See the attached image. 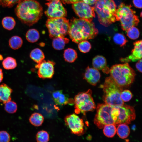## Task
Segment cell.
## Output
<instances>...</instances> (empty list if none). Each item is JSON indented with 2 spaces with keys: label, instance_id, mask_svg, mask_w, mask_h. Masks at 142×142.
Returning a JSON list of instances; mask_svg holds the SVG:
<instances>
[{
  "label": "cell",
  "instance_id": "15",
  "mask_svg": "<svg viewBox=\"0 0 142 142\" xmlns=\"http://www.w3.org/2000/svg\"><path fill=\"white\" fill-rule=\"evenodd\" d=\"M142 40L136 41L133 43L134 47L131 51V53L125 58H121L120 61L123 63H128L138 61L142 58Z\"/></svg>",
  "mask_w": 142,
  "mask_h": 142
},
{
  "label": "cell",
  "instance_id": "18",
  "mask_svg": "<svg viewBox=\"0 0 142 142\" xmlns=\"http://www.w3.org/2000/svg\"><path fill=\"white\" fill-rule=\"evenodd\" d=\"M92 64L93 68L97 70L107 74L109 73L110 69L107 66L106 58L103 56H96L93 59Z\"/></svg>",
  "mask_w": 142,
  "mask_h": 142
},
{
  "label": "cell",
  "instance_id": "44",
  "mask_svg": "<svg viewBox=\"0 0 142 142\" xmlns=\"http://www.w3.org/2000/svg\"><path fill=\"white\" fill-rule=\"evenodd\" d=\"M141 15H142V12H141V14H140V16L141 17Z\"/></svg>",
  "mask_w": 142,
  "mask_h": 142
},
{
  "label": "cell",
  "instance_id": "42",
  "mask_svg": "<svg viewBox=\"0 0 142 142\" xmlns=\"http://www.w3.org/2000/svg\"><path fill=\"white\" fill-rule=\"evenodd\" d=\"M3 78V73L2 69L0 68V83L2 81Z\"/></svg>",
  "mask_w": 142,
  "mask_h": 142
},
{
  "label": "cell",
  "instance_id": "11",
  "mask_svg": "<svg viewBox=\"0 0 142 142\" xmlns=\"http://www.w3.org/2000/svg\"><path fill=\"white\" fill-rule=\"evenodd\" d=\"M45 4L48 7L44 13L49 18H64L66 16V10L60 0H51Z\"/></svg>",
  "mask_w": 142,
  "mask_h": 142
},
{
  "label": "cell",
  "instance_id": "3",
  "mask_svg": "<svg viewBox=\"0 0 142 142\" xmlns=\"http://www.w3.org/2000/svg\"><path fill=\"white\" fill-rule=\"evenodd\" d=\"M93 7L100 24L108 27L116 21V6L113 0H98Z\"/></svg>",
  "mask_w": 142,
  "mask_h": 142
},
{
  "label": "cell",
  "instance_id": "25",
  "mask_svg": "<svg viewBox=\"0 0 142 142\" xmlns=\"http://www.w3.org/2000/svg\"><path fill=\"white\" fill-rule=\"evenodd\" d=\"M40 37L39 32L34 29H31L28 30L26 34L27 40L31 43H34L38 40Z\"/></svg>",
  "mask_w": 142,
  "mask_h": 142
},
{
  "label": "cell",
  "instance_id": "32",
  "mask_svg": "<svg viewBox=\"0 0 142 142\" xmlns=\"http://www.w3.org/2000/svg\"><path fill=\"white\" fill-rule=\"evenodd\" d=\"M78 48L81 52L85 53L88 52L90 50L91 46L89 41L87 40H83L79 43Z\"/></svg>",
  "mask_w": 142,
  "mask_h": 142
},
{
  "label": "cell",
  "instance_id": "40",
  "mask_svg": "<svg viewBox=\"0 0 142 142\" xmlns=\"http://www.w3.org/2000/svg\"><path fill=\"white\" fill-rule=\"evenodd\" d=\"M142 59L138 60L135 65L137 69L141 73L142 72Z\"/></svg>",
  "mask_w": 142,
  "mask_h": 142
},
{
  "label": "cell",
  "instance_id": "23",
  "mask_svg": "<svg viewBox=\"0 0 142 142\" xmlns=\"http://www.w3.org/2000/svg\"><path fill=\"white\" fill-rule=\"evenodd\" d=\"M63 57L66 61L72 63L74 62L77 59V54L75 50L71 48H68L64 50Z\"/></svg>",
  "mask_w": 142,
  "mask_h": 142
},
{
  "label": "cell",
  "instance_id": "34",
  "mask_svg": "<svg viewBox=\"0 0 142 142\" xmlns=\"http://www.w3.org/2000/svg\"><path fill=\"white\" fill-rule=\"evenodd\" d=\"M5 103L4 108L7 112L13 113L16 112L17 109V106L14 102L10 100Z\"/></svg>",
  "mask_w": 142,
  "mask_h": 142
},
{
  "label": "cell",
  "instance_id": "17",
  "mask_svg": "<svg viewBox=\"0 0 142 142\" xmlns=\"http://www.w3.org/2000/svg\"><path fill=\"white\" fill-rule=\"evenodd\" d=\"M52 96L55 103L58 105L63 106L74 103V100L69 98L68 95L64 93L62 90L54 91L52 93Z\"/></svg>",
  "mask_w": 142,
  "mask_h": 142
},
{
  "label": "cell",
  "instance_id": "1",
  "mask_svg": "<svg viewBox=\"0 0 142 142\" xmlns=\"http://www.w3.org/2000/svg\"><path fill=\"white\" fill-rule=\"evenodd\" d=\"M98 33V29L92 21L74 18L69 22L68 34L72 41L76 43L93 39Z\"/></svg>",
  "mask_w": 142,
  "mask_h": 142
},
{
  "label": "cell",
  "instance_id": "33",
  "mask_svg": "<svg viewBox=\"0 0 142 142\" xmlns=\"http://www.w3.org/2000/svg\"><path fill=\"white\" fill-rule=\"evenodd\" d=\"M126 31L127 36L129 38L131 39H136L139 36V31L135 26L131 27Z\"/></svg>",
  "mask_w": 142,
  "mask_h": 142
},
{
  "label": "cell",
  "instance_id": "14",
  "mask_svg": "<svg viewBox=\"0 0 142 142\" xmlns=\"http://www.w3.org/2000/svg\"><path fill=\"white\" fill-rule=\"evenodd\" d=\"M55 64V63L53 61L44 60L37 63L35 67L38 69V77L43 79L52 78L54 73Z\"/></svg>",
  "mask_w": 142,
  "mask_h": 142
},
{
  "label": "cell",
  "instance_id": "13",
  "mask_svg": "<svg viewBox=\"0 0 142 142\" xmlns=\"http://www.w3.org/2000/svg\"><path fill=\"white\" fill-rule=\"evenodd\" d=\"M119 114L115 125L122 123L130 124L136 118L135 110L133 107L126 105L118 108Z\"/></svg>",
  "mask_w": 142,
  "mask_h": 142
},
{
  "label": "cell",
  "instance_id": "31",
  "mask_svg": "<svg viewBox=\"0 0 142 142\" xmlns=\"http://www.w3.org/2000/svg\"><path fill=\"white\" fill-rule=\"evenodd\" d=\"M36 138L37 142H48L49 140V136L47 132L42 130L37 133Z\"/></svg>",
  "mask_w": 142,
  "mask_h": 142
},
{
  "label": "cell",
  "instance_id": "28",
  "mask_svg": "<svg viewBox=\"0 0 142 142\" xmlns=\"http://www.w3.org/2000/svg\"><path fill=\"white\" fill-rule=\"evenodd\" d=\"M3 68L7 70L12 69L17 66L16 61L14 58L8 57L4 59L2 62Z\"/></svg>",
  "mask_w": 142,
  "mask_h": 142
},
{
  "label": "cell",
  "instance_id": "39",
  "mask_svg": "<svg viewBox=\"0 0 142 142\" xmlns=\"http://www.w3.org/2000/svg\"><path fill=\"white\" fill-rule=\"evenodd\" d=\"M62 3L65 4H73L79 2L83 1V0H61Z\"/></svg>",
  "mask_w": 142,
  "mask_h": 142
},
{
  "label": "cell",
  "instance_id": "10",
  "mask_svg": "<svg viewBox=\"0 0 142 142\" xmlns=\"http://www.w3.org/2000/svg\"><path fill=\"white\" fill-rule=\"evenodd\" d=\"M64 120L72 133L80 136L85 133V126L83 120L75 113L66 116Z\"/></svg>",
  "mask_w": 142,
  "mask_h": 142
},
{
  "label": "cell",
  "instance_id": "2",
  "mask_svg": "<svg viewBox=\"0 0 142 142\" xmlns=\"http://www.w3.org/2000/svg\"><path fill=\"white\" fill-rule=\"evenodd\" d=\"M18 18L23 23L31 26L37 23L43 14V8L36 0H20L15 9Z\"/></svg>",
  "mask_w": 142,
  "mask_h": 142
},
{
  "label": "cell",
  "instance_id": "22",
  "mask_svg": "<svg viewBox=\"0 0 142 142\" xmlns=\"http://www.w3.org/2000/svg\"><path fill=\"white\" fill-rule=\"evenodd\" d=\"M117 126L116 132L118 136L123 139L126 138L128 137L129 135L130 130L127 124L122 123Z\"/></svg>",
  "mask_w": 142,
  "mask_h": 142
},
{
  "label": "cell",
  "instance_id": "21",
  "mask_svg": "<svg viewBox=\"0 0 142 142\" xmlns=\"http://www.w3.org/2000/svg\"><path fill=\"white\" fill-rule=\"evenodd\" d=\"M30 57L33 61L37 63L43 60L45 58L43 52L38 48L34 49L31 51L30 54Z\"/></svg>",
  "mask_w": 142,
  "mask_h": 142
},
{
  "label": "cell",
  "instance_id": "26",
  "mask_svg": "<svg viewBox=\"0 0 142 142\" xmlns=\"http://www.w3.org/2000/svg\"><path fill=\"white\" fill-rule=\"evenodd\" d=\"M22 39L20 37L15 36L12 37L9 39V44L10 48L14 50L20 48L23 44Z\"/></svg>",
  "mask_w": 142,
  "mask_h": 142
},
{
  "label": "cell",
  "instance_id": "24",
  "mask_svg": "<svg viewBox=\"0 0 142 142\" xmlns=\"http://www.w3.org/2000/svg\"><path fill=\"white\" fill-rule=\"evenodd\" d=\"M44 117L40 114L34 113L32 114L29 119L31 123L35 126L41 125L44 121Z\"/></svg>",
  "mask_w": 142,
  "mask_h": 142
},
{
  "label": "cell",
  "instance_id": "19",
  "mask_svg": "<svg viewBox=\"0 0 142 142\" xmlns=\"http://www.w3.org/2000/svg\"><path fill=\"white\" fill-rule=\"evenodd\" d=\"M12 92L11 89L7 85H0V102L5 103L10 100Z\"/></svg>",
  "mask_w": 142,
  "mask_h": 142
},
{
  "label": "cell",
  "instance_id": "16",
  "mask_svg": "<svg viewBox=\"0 0 142 142\" xmlns=\"http://www.w3.org/2000/svg\"><path fill=\"white\" fill-rule=\"evenodd\" d=\"M84 78L91 85L95 86L100 78V74L98 70L94 68L88 66L84 74Z\"/></svg>",
  "mask_w": 142,
  "mask_h": 142
},
{
  "label": "cell",
  "instance_id": "43",
  "mask_svg": "<svg viewBox=\"0 0 142 142\" xmlns=\"http://www.w3.org/2000/svg\"><path fill=\"white\" fill-rule=\"evenodd\" d=\"M3 59V57L2 55L0 54V61L2 60Z\"/></svg>",
  "mask_w": 142,
  "mask_h": 142
},
{
  "label": "cell",
  "instance_id": "45",
  "mask_svg": "<svg viewBox=\"0 0 142 142\" xmlns=\"http://www.w3.org/2000/svg\"><path fill=\"white\" fill-rule=\"evenodd\" d=\"M46 0L48 1H51V0Z\"/></svg>",
  "mask_w": 142,
  "mask_h": 142
},
{
  "label": "cell",
  "instance_id": "30",
  "mask_svg": "<svg viewBox=\"0 0 142 142\" xmlns=\"http://www.w3.org/2000/svg\"><path fill=\"white\" fill-rule=\"evenodd\" d=\"M113 40L116 44L121 47L125 45L127 42L125 36L122 34L119 33L115 34Z\"/></svg>",
  "mask_w": 142,
  "mask_h": 142
},
{
  "label": "cell",
  "instance_id": "7",
  "mask_svg": "<svg viewBox=\"0 0 142 142\" xmlns=\"http://www.w3.org/2000/svg\"><path fill=\"white\" fill-rule=\"evenodd\" d=\"M92 94V90L89 89L86 91L79 92L75 96L74 103L76 113H81L85 115L87 112L95 109L96 105Z\"/></svg>",
  "mask_w": 142,
  "mask_h": 142
},
{
  "label": "cell",
  "instance_id": "4",
  "mask_svg": "<svg viewBox=\"0 0 142 142\" xmlns=\"http://www.w3.org/2000/svg\"><path fill=\"white\" fill-rule=\"evenodd\" d=\"M123 88L118 85L110 76L106 77L103 85V99L105 103L113 108H118L124 104L121 93Z\"/></svg>",
  "mask_w": 142,
  "mask_h": 142
},
{
  "label": "cell",
  "instance_id": "9",
  "mask_svg": "<svg viewBox=\"0 0 142 142\" xmlns=\"http://www.w3.org/2000/svg\"><path fill=\"white\" fill-rule=\"evenodd\" d=\"M113 108L105 103L98 104L94 122L98 128H103L105 125L108 124L115 125L111 115Z\"/></svg>",
  "mask_w": 142,
  "mask_h": 142
},
{
  "label": "cell",
  "instance_id": "41",
  "mask_svg": "<svg viewBox=\"0 0 142 142\" xmlns=\"http://www.w3.org/2000/svg\"><path fill=\"white\" fill-rule=\"evenodd\" d=\"M98 0H83V1L89 5L95 4Z\"/></svg>",
  "mask_w": 142,
  "mask_h": 142
},
{
  "label": "cell",
  "instance_id": "29",
  "mask_svg": "<svg viewBox=\"0 0 142 142\" xmlns=\"http://www.w3.org/2000/svg\"><path fill=\"white\" fill-rule=\"evenodd\" d=\"M104 135L108 138L114 136L116 132V126L113 124H109L105 125L103 128Z\"/></svg>",
  "mask_w": 142,
  "mask_h": 142
},
{
  "label": "cell",
  "instance_id": "36",
  "mask_svg": "<svg viewBox=\"0 0 142 142\" xmlns=\"http://www.w3.org/2000/svg\"><path fill=\"white\" fill-rule=\"evenodd\" d=\"M120 97L121 100L123 102H126L131 99L132 97V94L130 90H125L121 92Z\"/></svg>",
  "mask_w": 142,
  "mask_h": 142
},
{
  "label": "cell",
  "instance_id": "5",
  "mask_svg": "<svg viewBox=\"0 0 142 142\" xmlns=\"http://www.w3.org/2000/svg\"><path fill=\"white\" fill-rule=\"evenodd\" d=\"M109 73L116 83L122 87L131 84L136 75L135 71L128 63L112 66L110 69Z\"/></svg>",
  "mask_w": 142,
  "mask_h": 142
},
{
  "label": "cell",
  "instance_id": "27",
  "mask_svg": "<svg viewBox=\"0 0 142 142\" xmlns=\"http://www.w3.org/2000/svg\"><path fill=\"white\" fill-rule=\"evenodd\" d=\"M2 24L5 29L11 30L14 28L16 22L13 18L10 16H7L3 18L2 21Z\"/></svg>",
  "mask_w": 142,
  "mask_h": 142
},
{
  "label": "cell",
  "instance_id": "38",
  "mask_svg": "<svg viewBox=\"0 0 142 142\" xmlns=\"http://www.w3.org/2000/svg\"><path fill=\"white\" fill-rule=\"evenodd\" d=\"M133 3L136 8L139 9L142 8V0H133Z\"/></svg>",
  "mask_w": 142,
  "mask_h": 142
},
{
  "label": "cell",
  "instance_id": "35",
  "mask_svg": "<svg viewBox=\"0 0 142 142\" xmlns=\"http://www.w3.org/2000/svg\"><path fill=\"white\" fill-rule=\"evenodd\" d=\"M20 0H0V5L4 7L11 8Z\"/></svg>",
  "mask_w": 142,
  "mask_h": 142
},
{
  "label": "cell",
  "instance_id": "37",
  "mask_svg": "<svg viewBox=\"0 0 142 142\" xmlns=\"http://www.w3.org/2000/svg\"><path fill=\"white\" fill-rule=\"evenodd\" d=\"M10 137L9 134L4 131H0V142H9Z\"/></svg>",
  "mask_w": 142,
  "mask_h": 142
},
{
  "label": "cell",
  "instance_id": "20",
  "mask_svg": "<svg viewBox=\"0 0 142 142\" xmlns=\"http://www.w3.org/2000/svg\"><path fill=\"white\" fill-rule=\"evenodd\" d=\"M52 45L53 48L57 50L63 49L65 45L69 42V39L64 37H60L53 39Z\"/></svg>",
  "mask_w": 142,
  "mask_h": 142
},
{
  "label": "cell",
  "instance_id": "6",
  "mask_svg": "<svg viewBox=\"0 0 142 142\" xmlns=\"http://www.w3.org/2000/svg\"><path fill=\"white\" fill-rule=\"evenodd\" d=\"M130 5L121 3L116 9V21H120L123 30L126 31L133 27L138 24L139 20L135 15V12L133 11Z\"/></svg>",
  "mask_w": 142,
  "mask_h": 142
},
{
  "label": "cell",
  "instance_id": "8",
  "mask_svg": "<svg viewBox=\"0 0 142 142\" xmlns=\"http://www.w3.org/2000/svg\"><path fill=\"white\" fill-rule=\"evenodd\" d=\"M46 25L48 29L50 38L64 37L68 34L69 22L65 17L48 18Z\"/></svg>",
  "mask_w": 142,
  "mask_h": 142
},
{
  "label": "cell",
  "instance_id": "12",
  "mask_svg": "<svg viewBox=\"0 0 142 142\" xmlns=\"http://www.w3.org/2000/svg\"><path fill=\"white\" fill-rule=\"evenodd\" d=\"M72 7L76 14L80 18L92 21L95 17L94 8L83 1L72 4Z\"/></svg>",
  "mask_w": 142,
  "mask_h": 142
}]
</instances>
